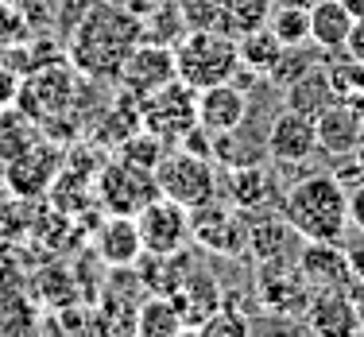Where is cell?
Segmentation results:
<instances>
[{
    "mask_svg": "<svg viewBox=\"0 0 364 337\" xmlns=\"http://www.w3.org/2000/svg\"><path fill=\"white\" fill-rule=\"evenodd\" d=\"M353 20H357V16H353L341 0H314V4H310V43H314L318 50L337 55V50H345Z\"/></svg>",
    "mask_w": 364,
    "mask_h": 337,
    "instance_id": "cell-20",
    "label": "cell"
},
{
    "mask_svg": "<svg viewBox=\"0 0 364 337\" xmlns=\"http://www.w3.org/2000/svg\"><path fill=\"white\" fill-rule=\"evenodd\" d=\"M190 240L213 256H245L248 252V218L237 205L210 202L202 210H190Z\"/></svg>",
    "mask_w": 364,
    "mask_h": 337,
    "instance_id": "cell-8",
    "label": "cell"
},
{
    "mask_svg": "<svg viewBox=\"0 0 364 337\" xmlns=\"http://www.w3.org/2000/svg\"><path fill=\"white\" fill-rule=\"evenodd\" d=\"M136 43H144V20L140 12L124 4H109V0H93L85 16L74 23L66 55L77 66L82 77H97V82H117L124 58L132 55Z\"/></svg>",
    "mask_w": 364,
    "mask_h": 337,
    "instance_id": "cell-1",
    "label": "cell"
},
{
    "mask_svg": "<svg viewBox=\"0 0 364 337\" xmlns=\"http://www.w3.org/2000/svg\"><path fill=\"white\" fill-rule=\"evenodd\" d=\"M248 218V252L256 256V260H275V256H283V240H287L291 225L275 218H267V210H256V213H245Z\"/></svg>",
    "mask_w": 364,
    "mask_h": 337,
    "instance_id": "cell-25",
    "label": "cell"
},
{
    "mask_svg": "<svg viewBox=\"0 0 364 337\" xmlns=\"http://www.w3.org/2000/svg\"><path fill=\"white\" fill-rule=\"evenodd\" d=\"M237 50H240V70H248L252 77H267L275 66V58L283 55V43L275 39V31L267 28H252L245 36H237Z\"/></svg>",
    "mask_w": 364,
    "mask_h": 337,
    "instance_id": "cell-24",
    "label": "cell"
},
{
    "mask_svg": "<svg viewBox=\"0 0 364 337\" xmlns=\"http://www.w3.org/2000/svg\"><path fill=\"white\" fill-rule=\"evenodd\" d=\"M272 4H291V8H310L314 0H272Z\"/></svg>",
    "mask_w": 364,
    "mask_h": 337,
    "instance_id": "cell-41",
    "label": "cell"
},
{
    "mask_svg": "<svg viewBox=\"0 0 364 337\" xmlns=\"http://www.w3.org/2000/svg\"><path fill=\"white\" fill-rule=\"evenodd\" d=\"M136 225H140V240H144V256H175L186 252L190 245V210L171 198H151L140 213H136Z\"/></svg>",
    "mask_w": 364,
    "mask_h": 337,
    "instance_id": "cell-10",
    "label": "cell"
},
{
    "mask_svg": "<svg viewBox=\"0 0 364 337\" xmlns=\"http://www.w3.org/2000/svg\"><path fill=\"white\" fill-rule=\"evenodd\" d=\"M93 198H97V205L105 213L136 218L151 198H159V183H155V171L124 159V155H112L105 167L93 175Z\"/></svg>",
    "mask_w": 364,
    "mask_h": 337,
    "instance_id": "cell-5",
    "label": "cell"
},
{
    "mask_svg": "<svg viewBox=\"0 0 364 337\" xmlns=\"http://www.w3.org/2000/svg\"><path fill=\"white\" fill-rule=\"evenodd\" d=\"M345 55L364 63V16L353 20V31H349V39H345Z\"/></svg>",
    "mask_w": 364,
    "mask_h": 337,
    "instance_id": "cell-37",
    "label": "cell"
},
{
    "mask_svg": "<svg viewBox=\"0 0 364 337\" xmlns=\"http://www.w3.org/2000/svg\"><path fill=\"white\" fill-rule=\"evenodd\" d=\"M333 85H329V74L326 66H310L302 77H294V82L283 90V105L294 109V112H306V117H318L326 105H333Z\"/></svg>",
    "mask_w": 364,
    "mask_h": 337,
    "instance_id": "cell-22",
    "label": "cell"
},
{
    "mask_svg": "<svg viewBox=\"0 0 364 337\" xmlns=\"http://www.w3.org/2000/svg\"><path fill=\"white\" fill-rule=\"evenodd\" d=\"M267 28L275 31V39L283 47H302L310 39V8H291V4H275L267 16Z\"/></svg>",
    "mask_w": 364,
    "mask_h": 337,
    "instance_id": "cell-30",
    "label": "cell"
},
{
    "mask_svg": "<svg viewBox=\"0 0 364 337\" xmlns=\"http://www.w3.org/2000/svg\"><path fill=\"white\" fill-rule=\"evenodd\" d=\"M186 330V318L182 310L175 306L171 295H147L140 306H136V333H147V337H171V333H182Z\"/></svg>",
    "mask_w": 364,
    "mask_h": 337,
    "instance_id": "cell-23",
    "label": "cell"
},
{
    "mask_svg": "<svg viewBox=\"0 0 364 337\" xmlns=\"http://www.w3.org/2000/svg\"><path fill=\"white\" fill-rule=\"evenodd\" d=\"M349 295H353V302H357V314H360V330H364V279H353Z\"/></svg>",
    "mask_w": 364,
    "mask_h": 337,
    "instance_id": "cell-39",
    "label": "cell"
},
{
    "mask_svg": "<svg viewBox=\"0 0 364 337\" xmlns=\"http://www.w3.org/2000/svg\"><path fill=\"white\" fill-rule=\"evenodd\" d=\"M341 4H345V8H349V12H353V16H364V0H341Z\"/></svg>",
    "mask_w": 364,
    "mask_h": 337,
    "instance_id": "cell-40",
    "label": "cell"
},
{
    "mask_svg": "<svg viewBox=\"0 0 364 337\" xmlns=\"http://www.w3.org/2000/svg\"><path fill=\"white\" fill-rule=\"evenodd\" d=\"M175 77H178L175 47L155 43V39H144V43H136L132 55L124 58V66H120V74H117V85L128 90V93H136V97H147L151 90L175 82Z\"/></svg>",
    "mask_w": 364,
    "mask_h": 337,
    "instance_id": "cell-12",
    "label": "cell"
},
{
    "mask_svg": "<svg viewBox=\"0 0 364 337\" xmlns=\"http://www.w3.org/2000/svg\"><path fill=\"white\" fill-rule=\"evenodd\" d=\"M310 333L322 337H349V333H364L360 330V314L357 302H353L349 287H322L314 291L306 302V314H302Z\"/></svg>",
    "mask_w": 364,
    "mask_h": 337,
    "instance_id": "cell-14",
    "label": "cell"
},
{
    "mask_svg": "<svg viewBox=\"0 0 364 337\" xmlns=\"http://www.w3.org/2000/svg\"><path fill=\"white\" fill-rule=\"evenodd\" d=\"M310 283L302 279L299 264H287L283 256L275 260H259V275H256V299L264 310L275 314H306L310 302Z\"/></svg>",
    "mask_w": 364,
    "mask_h": 337,
    "instance_id": "cell-11",
    "label": "cell"
},
{
    "mask_svg": "<svg viewBox=\"0 0 364 337\" xmlns=\"http://www.w3.org/2000/svg\"><path fill=\"white\" fill-rule=\"evenodd\" d=\"M77 66L74 63H63V58H47V63H39L36 70H28L20 85V97H16V105L28 112L36 124L43 120L58 117V112L70 109L74 101V85H77Z\"/></svg>",
    "mask_w": 364,
    "mask_h": 337,
    "instance_id": "cell-6",
    "label": "cell"
},
{
    "mask_svg": "<svg viewBox=\"0 0 364 337\" xmlns=\"http://www.w3.org/2000/svg\"><path fill=\"white\" fill-rule=\"evenodd\" d=\"M93 252L101 256V264L109 267H132L144 256V240H140V225L136 218H124V213H109L105 221L93 232Z\"/></svg>",
    "mask_w": 364,
    "mask_h": 337,
    "instance_id": "cell-18",
    "label": "cell"
},
{
    "mask_svg": "<svg viewBox=\"0 0 364 337\" xmlns=\"http://www.w3.org/2000/svg\"><path fill=\"white\" fill-rule=\"evenodd\" d=\"M272 0H229V36H245L252 28H264L272 16Z\"/></svg>",
    "mask_w": 364,
    "mask_h": 337,
    "instance_id": "cell-32",
    "label": "cell"
},
{
    "mask_svg": "<svg viewBox=\"0 0 364 337\" xmlns=\"http://www.w3.org/2000/svg\"><path fill=\"white\" fill-rule=\"evenodd\" d=\"M198 124L210 128L213 136L237 132L248 124V93L237 85V77L198 90Z\"/></svg>",
    "mask_w": 364,
    "mask_h": 337,
    "instance_id": "cell-15",
    "label": "cell"
},
{
    "mask_svg": "<svg viewBox=\"0 0 364 337\" xmlns=\"http://www.w3.org/2000/svg\"><path fill=\"white\" fill-rule=\"evenodd\" d=\"M175 66L178 77L194 90L229 82L240 74V50L237 36L225 31H182L175 39Z\"/></svg>",
    "mask_w": 364,
    "mask_h": 337,
    "instance_id": "cell-3",
    "label": "cell"
},
{
    "mask_svg": "<svg viewBox=\"0 0 364 337\" xmlns=\"http://www.w3.org/2000/svg\"><path fill=\"white\" fill-rule=\"evenodd\" d=\"M167 151H171V144L159 140L155 132H147V128H140V132H132L128 140L117 144V155H124V159L140 163V167H147V171L159 167V159H163Z\"/></svg>",
    "mask_w": 364,
    "mask_h": 337,
    "instance_id": "cell-31",
    "label": "cell"
},
{
    "mask_svg": "<svg viewBox=\"0 0 364 337\" xmlns=\"http://www.w3.org/2000/svg\"><path fill=\"white\" fill-rule=\"evenodd\" d=\"M264 148H267V155H272L275 163H287V167L306 163L310 155H318V128H314V117H306V112H294V109L283 105V109L272 117V124H267Z\"/></svg>",
    "mask_w": 364,
    "mask_h": 337,
    "instance_id": "cell-13",
    "label": "cell"
},
{
    "mask_svg": "<svg viewBox=\"0 0 364 337\" xmlns=\"http://www.w3.org/2000/svg\"><path fill=\"white\" fill-rule=\"evenodd\" d=\"M326 74H329V85H333V97L353 105L364 117V63L357 58H329L326 63Z\"/></svg>",
    "mask_w": 364,
    "mask_h": 337,
    "instance_id": "cell-27",
    "label": "cell"
},
{
    "mask_svg": "<svg viewBox=\"0 0 364 337\" xmlns=\"http://www.w3.org/2000/svg\"><path fill=\"white\" fill-rule=\"evenodd\" d=\"M294 264H299L302 279L310 283V291L353 287L349 248H341V240H302V252Z\"/></svg>",
    "mask_w": 364,
    "mask_h": 337,
    "instance_id": "cell-16",
    "label": "cell"
},
{
    "mask_svg": "<svg viewBox=\"0 0 364 337\" xmlns=\"http://www.w3.org/2000/svg\"><path fill=\"white\" fill-rule=\"evenodd\" d=\"M349 225L364 232V178H357V186L349 190Z\"/></svg>",
    "mask_w": 364,
    "mask_h": 337,
    "instance_id": "cell-36",
    "label": "cell"
},
{
    "mask_svg": "<svg viewBox=\"0 0 364 337\" xmlns=\"http://www.w3.org/2000/svg\"><path fill=\"white\" fill-rule=\"evenodd\" d=\"M225 194L237 205L240 213H256L267 210L275 198V175L264 167V163H248V167H232L229 178H225Z\"/></svg>",
    "mask_w": 364,
    "mask_h": 337,
    "instance_id": "cell-19",
    "label": "cell"
},
{
    "mask_svg": "<svg viewBox=\"0 0 364 337\" xmlns=\"http://www.w3.org/2000/svg\"><path fill=\"white\" fill-rule=\"evenodd\" d=\"M240 132H245V128L213 136V159H218L225 171H232V167H248V163H264V155H267V148H259V144L245 140Z\"/></svg>",
    "mask_w": 364,
    "mask_h": 337,
    "instance_id": "cell-29",
    "label": "cell"
},
{
    "mask_svg": "<svg viewBox=\"0 0 364 337\" xmlns=\"http://www.w3.org/2000/svg\"><path fill=\"white\" fill-rule=\"evenodd\" d=\"M140 120L147 132H155L159 140H167L171 148L198 124V90L186 85L182 77L151 90L147 97H140Z\"/></svg>",
    "mask_w": 364,
    "mask_h": 337,
    "instance_id": "cell-7",
    "label": "cell"
},
{
    "mask_svg": "<svg viewBox=\"0 0 364 337\" xmlns=\"http://www.w3.org/2000/svg\"><path fill=\"white\" fill-rule=\"evenodd\" d=\"M314 128H318V151L329 155V159H345L364 136V117L345 101H333L314 117Z\"/></svg>",
    "mask_w": 364,
    "mask_h": 337,
    "instance_id": "cell-17",
    "label": "cell"
},
{
    "mask_svg": "<svg viewBox=\"0 0 364 337\" xmlns=\"http://www.w3.org/2000/svg\"><path fill=\"white\" fill-rule=\"evenodd\" d=\"M171 299H175V306L182 310V318H186V330H202V322L221 306V291L205 272H190Z\"/></svg>",
    "mask_w": 364,
    "mask_h": 337,
    "instance_id": "cell-21",
    "label": "cell"
},
{
    "mask_svg": "<svg viewBox=\"0 0 364 337\" xmlns=\"http://www.w3.org/2000/svg\"><path fill=\"white\" fill-rule=\"evenodd\" d=\"M302 47H283V55L275 58V66H272V82L279 85V90H287V85L294 82V77H302L310 70V66H314V58H306V55H299Z\"/></svg>",
    "mask_w": 364,
    "mask_h": 337,
    "instance_id": "cell-33",
    "label": "cell"
},
{
    "mask_svg": "<svg viewBox=\"0 0 364 337\" xmlns=\"http://www.w3.org/2000/svg\"><path fill=\"white\" fill-rule=\"evenodd\" d=\"M155 183L159 194L171 202L186 205V210H202V205L221 198V178L210 155H194L186 148H171L155 167Z\"/></svg>",
    "mask_w": 364,
    "mask_h": 337,
    "instance_id": "cell-4",
    "label": "cell"
},
{
    "mask_svg": "<svg viewBox=\"0 0 364 337\" xmlns=\"http://www.w3.org/2000/svg\"><path fill=\"white\" fill-rule=\"evenodd\" d=\"M202 333H248V318L232 314V306H225V302H221V306L202 322Z\"/></svg>",
    "mask_w": 364,
    "mask_h": 337,
    "instance_id": "cell-34",
    "label": "cell"
},
{
    "mask_svg": "<svg viewBox=\"0 0 364 337\" xmlns=\"http://www.w3.org/2000/svg\"><path fill=\"white\" fill-rule=\"evenodd\" d=\"M20 85H23V74L16 70L12 63H4V55H0V109L16 105V97H20Z\"/></svg>",
    "mask_w": 364,
    "mask_h": 337,
    "instance_id": "cell-35",
    "label": "cell"
},
{
    "mask_svg": "<svg viewBox=\"0 0 364 337\" xmlns=\"http://www.w3.org/2000/svg\"><path fill=\"white\" fill-rule=\"evenodd\" d=\"M349 267H353V279H364V245L349 248Z\"/></svg>",
    "mask_w": 364,
    "mask_h": 337,
    "instance_id": "cell-38",
    "label": "cell"
},
{
    "mask_svg": "<svg viewBox=\"0 0 364 337\" xmlns=\"http://www.w3.org/2000/svg\"><path fill=\"white\" fill-rule=\"evenodd\" d=\"M63 148L50 140H39L31 144L28 151H20L16 159L4 163V186L12 198L20 202H31V198H43L50 186L58 183V171H63Z\"/></svg>",
    "mask_w": 364,
    "mask_h": 337,
    "instance_id": "cell-9",
    "label": "cell"
},
{
    "mask_svg": "<svg viewBox=\"0 0 364 337\" xmlns=\"http://www.w3.org/2000/svg\"><path fill=\"white\" fill-rule=\"evenodd\" d=\"M186 31H225L229 36V0H178Z\"/></svg>",
    "mask_w": 364,
    "mask_h": 337,
    "instance_id": "cell-28",
    "label": "cell"
},
{
    "mask_svg": "<svg viewBox=\"0 0 364 337\" xmlns=\"http://www.w3.org/2000/svg\"><path fill=\"white\" fill-rule=\"evenodd\" d=\"M39 140V124L28 117L20 105L0 109V159H16L20 151H28Z\"/></svg>",
    "mask_w": 364,
    "mask_h": 337,
    "instance_id": "cell-26",
    "label": "cell"
},
{
    "mask_svg": "<svg viewBox=\"0 0 364 337\" xmlns=\"http://www.w3.org/2000/svg\"><path fill=\"white\" fill-rule=\"evenodd\" d=\"M279 213L299 240H341L349 229V190L329 171H310L283 194Z\"/></svg>",
    "mask_w": 364,
    "mask_h": 337,
    "instance_id": "cell-2",
    "label": "cell"
}]
</instances>
